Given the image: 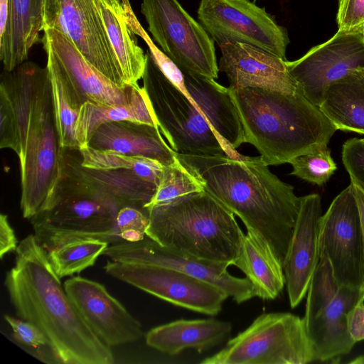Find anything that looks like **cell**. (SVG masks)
Listing matches in <instances>:
<instances>
[{
	"instance_id": "obj_1",
	"label": "cell",
	"mask_w": 364,
	"mask_h": 364,
	"mask_svg": "<svg viewBox=\"0 0 364 364\" xmlns=\"http://www.w3.org/2000/svg\"><path fill=\"white\" fill-rule=\"evenodd\" d=\"M0 148L19 160L20 206L31 219L44 208L60 172L61 151L47 68L25 61L0 82Z\"/></svg>"
},
{
	"instance_id": "obj_2",
	"label": "cell",
	"mask_w": 364,
	"mask_h": 364,
	"mask_svg": "<svg viewBox=\"0 0 364 364\" xmlns=\"http://www.w3.org/2000/svg\"><path fill=\"white\" fill-rule=\"evenodd\" d=\"M15 252L4 284L18 318L43 332L58 363L112 364L111 347L77 311L34 234L23 238Z\"/></svg>"
},
{
	"instance_id": "obj_3",
	"label": "cell",
	"mask_w": 364,
	"mask_h": 364,
	"mask_svg": "<svg viewBox=\"0 0 364 364\" xmlns=\"http://www.w3.org/2000/svg\"><path fill=\"white\" fill-rule=\"evenodd\" d=\"M176 158L206 192L267 241L283 267L301 202L294 187L260 156L176 153Z\"/></svg>"
},
{
	"instance_id": "obj_4",
	"label": "cell",
	"mask_w": 364,
	"mask_h": 364,
	"mask_svg": "<svg viewBox=\"0 0 364 364\" xmlns=\"http://www.w3.org/2000/svg\"><path fill=\"white\" fill-rule=\"evenodd\" d=\"M243 128L268 166L289 163L321 145L337 130L302 90L228 87Z\"/></svg>"
},
{
	"instance_id": "obj_5",
	"label": "cell",
	"mask_w": 364,
	"mask_h": 364,
	"mask_svg": "<svg viewBox=\"0 0 364 364\" xmlns=\"http://www.w3.org/2000/svg\"><path fill=\"white\" fill-rule=\"evenodd\" d=\"M122 207L86 174L79 149L62 148L58 180L43 210L29 220L48 252L77 239L112 244L122 242L117 224Z\"/></svg>"
},
{
	"instance_id": "obj_6",
	"label": "cell",
	"mask_w": 364,
	"mask_h": 364,
	"mask_svg": "<svg viewBox=\"0 0 364 364\" xmlns=\"http://www.w3.org/2000/svg\"><path fill=\"white\" fill-rule=\"evenodd\" d=\"M146 236L196 258L233 265L244 236L235 215L205 191L147 210Z\"/></svg>"
},
{
	"instance_id": "obj_7",
	"label": "cell",
	"mask_w": 364,
	"mask_h": 364,
	"mask_svg": "<svg viewBox=\"0 0 364 364\" xmlns=\"http://www.w3.org/2000/svg\"><path fill=\"white\" fill-rule=\"evenodd\" d=\"M142 76L157 125L171 148L187 155H227L222 142L190 98L159 68L147 50Z\"/></svg>"
},
{
	"instance_id": "obj_8",
	"label": "cell",
	"mask_w": 364,
	"mask_h": 364,
	"mask_svg": "<svg viewBox=\"0 0 364 364\" xmlns=\"http://www.w3.org/2000/svg\"><path fill=\"white\" fill-rule=\"evenodd\" d=\"M315 353L303 318L290 313H266L201 364H306Z\"/></svg>"
},
{
	"instance_id": "obj_9",
	"label": "cell",
	"mask_w": 364,
	"mask_h": 364,
	"mask_svg": "<svg viewBox=\"0 0 364 364\" xmlns=\"http://www.w3.org/2000/svg\"><path fill=\"white\" fill-rule=\"evenodd\" d=\"M306 294L303 321L315 361H336L355 344L348 331L347 316L364 300V289L338 286L328 259L320 255Z\"/></svg>"
},
{
	"instance_id": "obj_10",
	"label": "cell",
	"mask_w": 364,
	"mask_h": 364,
	"mask_svg": "<svg viewBox=\"0 0 364 364\" xmlns=\"http://www.w3.org/2000/svg\"><path fill=\"white\" fill-rule=\"evenodd\" d=\"M141 12L154 40L180 70L218 78L213 40L178 0H142Z\"/></svg>"
},
{
	"instance_id": "obj_11",
	"label": "cell",
	"mask_w": 364,
	"mask_h": 364,
	"mask_svg": "<svg viewBox=\"0 0 364 364\" xmlns=\"http://www.w3.org/2000/svg\"><path fill=\"white\" fill-rule=\"evenodd\" d=\"M198 19L220 47L241 43L286 59L287 30L251 0H200Z\"/></svg>"
},
{
	"instance_id": "obj_12",
	"label": "cell",
	"mask_w": 364,
	"mask_h": 364,
	"mask_svg": "<svg viewBox=\"0 0 364 364\" xmlns=\"http://www.w3.org/2000/svg\"><path fill=\"white\" fill-rule=\"evenodd\" d=\"M41 1L43 29L60 31L98 71L119 86L128 85L104 26L99 0Z\"/></svg>"
},
{
	"instance_id": "obj_13",
	"label": "cell",
	"mask_w": 364,
	"mask_h": 364,
	"mask_svg": "<svg viewBox=\"0 0 364 364\" xmlns=\"http://www.w3.org/2000/svg\"><path fill=\"white\" fill-rule=\"evenodd\" d=\"M319 252L328 259L338 286L363 289V232L351 183L336 196L321 216Z\"/></svg>"
},
{
	"instance_id": "obj_14",
	"label": "cell",
	"mask_w": 364,
	"mask_h": 364,
	"mask_svg": "<svg viewBox=\"0 0 364 364\" xmlns=\"http://www.w3.org/2000/svg\"><path fill=\"white\" fill-rule=\"evenodd\" d=\"M109 275L176 306L215 316L228 294L220 287L183 272L159 265L108 261Z\"/></svg>"
},
{
	"instance_id": "obj_15",
	"label": "cell",
	"mask_w": 364,
	"mask_h": 364,
	"mask_svg": "<svg viewBox=\"0 0 364 364\" xmlns=\"http://www.w3.org/2000/svg\"><path fill=\"white\" fill-rule=\"evenodd\" d=\"M102 255L113 261L159 265L183 272L220 287L238 304L255 296L250 281L231 275L227 270L228 264L196 258L162 246L147 236L136 242L109 245Z\"/></svg>"
},
{
	"instance_id": "obj_16",
	"label": "cell",
	"mask_w": 364,
	"mask_h": 364,
	"mask_svg": "<svg viewBox=\"0 0 364 364\" xmlns=\"http://www.w3.org/2000/svg\"><path fill=\"white\" fill-rule=\"evenodd\" d=\"M287 65L305 96L319 107L331 83L364 69V34L338 31L298 60H287Z\"/></svg>"
},
{
	"instance_id": "obj_17",
	"label": "cell",
	"mask_w": 364,
	"mask_h": 364,
	"mask_svg": "<svg viewBox=\"0 0 364 364\" xmlns=\"http://www.w3.org/2000/svg\"><path fill=\"white\" fill-rule=\"evenodd\" d=\"M63 286L82 318L109 347L134 342L142 337L141 323L103 284L76 276L65 280Z\"/></svg>"
},
{
	"instance_id": "obj_18",
	"label": "cell",
	"mask_w": 364,
	"mask_h": 364,
	"mask_svg": "<svg viewBox=\"0 0 364 364\" xmlns=\"http://www.w3.org/2000/svg\"><path fill=\"white\" fill-rule=\"evenodd\" d=\"M43 31L41 42L46 55L56 63L82 104L118 106L130 101L134 85L115 84L95 68L64 34L53 28Z\"/></svg>"
},
{
	"instance_id": "obj_19",
	"label": "cell",
	"mask_w": 364,
	"mask_h": 364,
	"mask_svg": "<svg viewBox=\"0 0 364 364\" xmlns=\"http://www.w3.org/2000/svg\"><path fill=\"white\" fill-rule=\"evenodd\" d=\"M322 216L317 193L301 197L300 207L283 263L289 304L303 300L320 259L319 230Z\"/></svg>"
},
{
	"instance_id": "obj_20",
	"label": "cell",
	"mask_w": 364,
	"mask_h": 364,
	"mask_svg": "<svg viewBox=\"0 0 364 364\" xmlns=\"http://www.w3.org/2000/svg\"><path fill=\"white\" fill-rule=\"evenodd\" d=\"M219 71L230 87H262L287 92L302 90L290 73L287 60L248 44L226 43L220 47Z\"/></svg>"
},
{
	"instance_id": "obj_21",
	"label": "cell",
	"mask_w": 364,
	"mask_h": 364,
	"mask_svg": "<svg viewBox=\"0 0 364 364\" xmlns=\"http://www.w3.org/2000/svg\"><path fill=\"white\" fill-rule=\"evenodd\" d=\"M178 87L190 98L215 131L226 154L235 157L236 149L245 143L242 125L229 87L215 79L181 70Z\"/></svg>"
},
{
	"instance_id": "obj_22",
	"label": "cell",
	"mask_w": 364,
	"mask_h": 364,
	"mask_svg": "<svg viewBox=\"0 0 364 364\" xmlns=\"http://www.w3.org/2000/svg\"><path fill=\"white\" fill-rule=\"evenodd\" d=\"M87 146L149 158L164 166L177 159L176 153L166 143L158 126L130 121L102 124L95 132Z\"/></svg>"
},
{
	"instance_id": "obj_23",
	"label": "cell",
	"mask_w": 364,
	"mask_h": 364,
	"mask_svg": "<svg viewBox=\"0 0 364 364\" xmlns=\"http://www.w3.org/2000/svg\"><path fill=\"white\" fill-rule=\"evenodd\" d=\"M230 323L215 318L180 319L156 326L145 336L146 344L170 355L186 349L200 353L223 343L230 335Z\"/></svg>"
},
{
	"instance_id": "obj_24",
	"label": "cell",
	"mask_w": 364,
	"mask_h": 364,
	"mask_svg": "<svg viewBox=\"0 0 364 364\" xmlns=\"http://www.w3.org/2000/svg\"><path fill=\"white\" fill-rule=\"evenodd\" d=\"M43 31L41 0H9L6 25L0 35V60L11 71L26 61Z\"/></svg>"
},
{
	"instance_id": "obj_25",
	"label": "cell",
	"mask_w": 364,
	"mask_h": 364,
	"mask_svg": "<svg viewBox=\"0 0 364 364\" xmlns=\"http://www.w3.org/2000/svg\"><path fill=\"white\" fill-rule=\"evenodd\" d=\"M233 265L250 281L255 296L262 299H276L286 284L282 264L267 241L250 228H247Z\"/></svg>"
},
{
	"instance_id": "obj_26",
	"label": "cell",
	"mask_w": 364,
	"mask_h": 364,
	"mask_svg": "<svg viewBox=\"0 0 364 364\" xmlns=\"http://www.w3.org/2000/svg\"><path fill=\"white\" fill-rule=\"evenodd\" d=\"M99 11L126 85L142 78L146 55L129 28L124 6L117 0H99Z\"/></svg>"
},
{
	"instance_id": "obj_27",
	"label": "cell",
	"mask_w": 364,
	"mask_h": 364,
	"mask_svg": "<svg viewBox=\"0 0 364 364\" xmlns=\"http://www.w3.org/2000/svg\"><path fill=\"white\" fill-rule=\"evenodd\" d=\"M318 107L337 130L364 135V69L331 83Z\"/></svg>"
},
{
	"instance_id": "obj_28",
	"label": "cell",
	"mask_w": 364,
	"mask_h": 364,
	"mask_svg": "<svg viewBox=\"0 0 364 364\" xmlns=\"http://www.w3.org/2000/svg\"><path fill=\"white\" fill-rule=\"evenodd\" d=\"M119 121L158 126L148 95L143 87L134 85L132 98L124 105L107 106L91 102H85L80 109L76 124L79 149L87 146L100 125Z\"/></svg>"
},
{
	"instance_id": "obj_29",
	"label": "cell",
	"mask_w": 364,
	"mask_h": 364,
	"mask_svg": "<svg viewBox=\"0 0 364 364\" xmlns=\"http://www.w3.org/2000/svg\"><path fill=\"white\" fill-rule=\"evenodd\" d=\"M56 127L61 148L79 149L76 137V124L83 105L73 90L56 63L47 55Z\"/></svg>"
},
{
	"instance_id": "obj_30",
	"label": "cell",
	"mask_w": 364,
	"mask_h": 364,
	"mask_svg": "<svg viewBox=\"0 0 364 364\" xmlns=\"http://www.w3.org/2000/svg\"><path fill=\"white\" fill-rule=\"evenodd\" d=\"M83 168L90 178L114 197L122 207L145 209V205L151 200L157 188V186L142 179L132 171Z\"/></svg>"
},
{
	"instance_id": "obj_31",
	"label": "cell",
	"mask_w": 364,
	"mask_h": 364,
	"mask_svg": "<svg viewBox=\"0 0 364 364\" xmlns=\"http://www.w3.org/2000/svg\"><path fill=\"white\" fill-rule=\"evenodd\" d=\"M82 166L95 170L125 169L158 186L164 166L159 161L139 156H129L112 150L87 146L79 149Z\"/></svg>"
},
{
	"instance_id": "obj_32",
	"label": "cell",
	"mask_w": 364,
	"mask_h": 364,
	"mask_svg": "<svg viewBox=\"0 0 364 364\" xmlns=\"http://www.w3.org/2000/svg\"><path fill=\"white\" fill-rule=\"evenodd\" d=\"M109 244L98 239H77L48 252L50 263L61 279L92 267Z\"/></svg>"
},
{
	"instance_id": "obj_33",
	"label": "cell",
	"mask_w": 364,
	"mask_h": 364,
	"mask_svg": "<svg viewBox=\"0 0 364 364\" xmlns=\"http://www.w3.org/2000/svg\"><path fill=\"white\" fill-rule=\"evenodd\" d=\"M203 191L205 190L201 182L177 159L174 163L164 166L156 191L144 208L148 210L182 196Z\"/></svg>"
},
{
	"instance_id": "obj_34",
	"label": "cell",
	"mask_w": 364,
	"mask_h": 364,
	"mask_svg": "<svg viewBox=\"0 0 364 364\" xmlns=\"http://www.w3.org/2000/svg\"><path fill=\"white\" fill-rule=\"evenodd\" d=\"M289 164L293 168L291 175L318 186L324 185L337 169L326 144L292 159Z\"/></svg>"
},
{
	"instance_id": "obj_35",
	"label": "cell",
	"mask_w": 364,
	"mask_h": 364,
	"mask_svg": "<svg viewBox=\"0 0 364 364\" xmlns=\"http://www.w3.org/2000/svg\"><path fill=\"white\" fill-rule=\"evenodd\" d=\"M4 319L12 329L14 339L22 347L28 348V353H34L33 356L41 360L40 353L43 348L52 351L48 339L36 325L7 314L4 315Z\"/></svg>"
},
{
	"instance_id": "obj_36",
	"label": "cell",
	"mask_w": 364,
	"mask_h": 364,
	"mask_svg": "<svg viewBox=\"0 0 364 364\" xmlns=\"http://www.w3.org/2000/svg\"><path fill=\"white\" fill-rule=\"evenodd\" d=\"M149 223V212L146 208L122 207L117 215V228L122 242H136L144 239Z\"/></svg>"
},
{
	"instance_id": "obj_37",
	"label": "cell",
	"mask_w": 364,
	"mask_h": 364,
	"mask_svg": "<svg viewBox=\"0 0 364 364\" xmlns=\"http://www.w3.org/2000/svg\"><path fill=\"white\" fill-rule=\"evenodd\" d=\"M336 21L338 31L364 34V0H339Z\"/></svg>"
},
{
	"instance_id": "obj_38",
	"label": "cell",
	"mask_w": 364,
	"mask_h": 364,
	"mask_svg": "<svg viewBox=\"0 0 364 364\" xmlns=\"http://www.w3.org/2000/svg\"><path fill=\"white\" fill-rule=\"evenodd\" d=\"M342 161L350 178L364 186V138L350 139L343 144Z\"/></svg>"
},
{
	"instance_id": "obj_39",
	"label": "cell",
	"mask_w": 364,
	"mask_h": 364,
	"mask_svg": "<svg viewBox=\"0 0 364 364\" xmlns=\"http://www.w3.org/2000/svg\"><path fill=\"white\" fill-rule=\"evenodd\" d=\"M347 327L350 338L355 343L364 340V300L355 304L348 312Z\"/></svg>"
},
{
	"instance_id": "obj_40",
	"label": "cell",
	"mask_w": 364,
	"mask_h": 364,
	"mask_svg": "<svg viewBox=\"0 0 364 364\" xmlns=\"http://www.w3.org/2000/svg\"><path fill=\"white\" fill-rule=\"evenodd\" d=\"M18 241L14 229L11 226L6 215H0V257L15 252L18 247Z\"/></svg>"
},
{
	"instance_id": "obj_41",
	"label": "cell",
	"mask_w": 364,
	"mask_h": 364,
	"mask_svg": "<svg viewBox=\"0 0 364 364\" xmlns=\"http://www.w3.org/2000/svg\"><path fill=\"white\" fill-rule=\"evenodd\" d=\"M350 178V183L353 186V193L356 199V202L358 204L361 227H362V232H363V257H364V186L356 181L354 178ZM363 289H364V277H363Z\"/></svg>"
},
{
	"instance_id": "obj_42",
	"label": "cell",
	"mask_w": 364,
	"mask_h": 364,
	"mask_svg": "<svg viewBox=\"0 0 364 364\" xmlns=\"http://www.w3.org/2000/svg\"><path fill=\"white\" fill-rule=\"evenodd\" d=\"M9 1L0 0V35L3 33L8 20Z\"/></svg>"
},
{
	"instance_id": "obj_43",
	"label": "cell",
	"mask_w": 364,
	"mask_h": 364,
	"mask_svg": "<svg viewBox=\"0 0 364 364\" xmlns=\"http://www.w3.org/2000/svg\"><path fill=\"white\" fill-rule=\"evenodd\" d=\"M119 3L122 4V0H117Z\"/></svg>"
}]
</instances>
